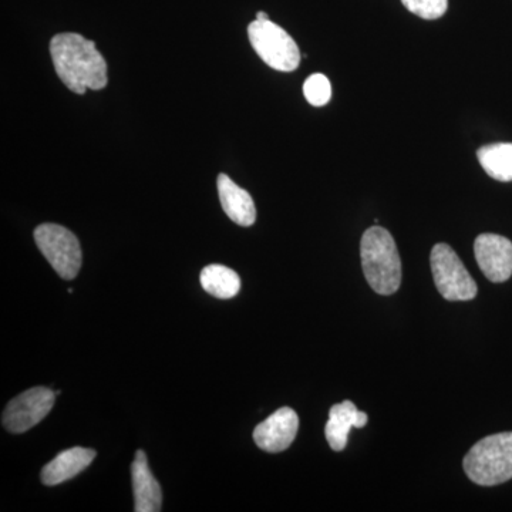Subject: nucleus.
<instances>
[{"label": "nucleus", "mask_w": 512, "mask_h": 512, "mask_svg": "<svg viewBox=\"0 0 512 512\" xmlns=\"http://www.w3.org/2000/svg\"><path fill=\"white\" fill-rule=\"evenodd\" d=\"M57 76L76 94L107 86V63L93 40L77 33H60L50 42Z\"/></svg>", "instance_id": "nucleus-1"}, {"label": "nucleus", "mask_w": 512, "mask_h": 512, "mask_svg": "<svg viewBox=\"0 0 512 512\" xmlns=\"http://www.w3.org/2000/svg\"><path fill=\"white\" fill-rule=\"evenodd\" d=\"M367 284L379 295H393L402 284V261L396 242L387 229L372 227L360 242Z\"/></svg>", "instance_id": "nucleus-2"}, {"label": "nucleus", "mask_w": 512, "mask_h": 512, "mask_svg": "<svg viewBox=\"0 0 512 512\" xmlns=\"http://www.w3.org/2000/svg\"><path fill=\"white\" fill-rule=\"evenodd\" d=\"M464 470L474 484L483 487L507 483L512 478V431L478 441L464 458Z\"/></svg>", "instance_id": "nucleus-3"}, {"label": "nucleus", "mask_w": 512, "mask_h": 512, "mask_svg": "<svg viewBox=\"0 0 512 512\" xmlns=\"http://www.w3.org/2000/svg\"><path fill=\"white\" fill-rule=\"evenodd\" d=\"M249 42L256 55L278 72H293L301 63V52L291 35L271 20H254L248 26Z\"/></svg>", "instance_id": "nucleus-4"}, {"label": "nucleus", "mask_w": 512, "mask_h": 512, "mask_svg": "<svg viewBox=\"0 0 512 512\" xmlns=\"http://www.w3.org/2000/svg\"><path fill=\"white\" fill-rule=\"evenodd\" d=\"M437 291L447 301H471L477 296V284L468 274L460 256L447 244L434 245L430 256Z\"/></svg>", "instance_id": "nucleus-5"}, {"label": "nucleus", "mask_w": 512, "mask_h": 512, "mask_svg": "<svg viewBox=\"0 0 512 512\" xmlns=\"http://www.w3.org/2000/svg\"><path fill=\"white\" fill-rule=\"evenodd\" d=\"M35 241L60 278L70 281L82 268L79 239L69 229L56 224H43L35 229Z\"/></svg>", "instance_id": "nucleus-6"}, {"label": "nucleus", "mask_w": 512, "mask_h": 512, "mask_svg": "<svg viewBox=\"0 0 512 512\" xmlns=\"http://www.w3.org/2000/svg\"><path fill=\"white\" fill-rule=\"evenodd\" d=\"M55 396L56 392L47 387H33L19 394L6 406L2 416L3 426L13 434L33 429L52 412Z\"/></svg>", "instance_id": "nucleus-7"}, {"label": "nucleus", "mask_w": 512, "mask_h": 512, "mask_svg": "<svg viewBox=\"0 0 512 512\" xmlns=\"http://www.w3.org/2000/svg\"><path fill=\"white\" fill-rule=\"evenodd\" d=\"M477 264L488 281L503 284L512 275V242L497 234L478 235L474 242Z\"/></svg>", "instance_id": "nucleus-8"}, {"label": "nucleus", "mask_w": 512, "mask_h": 512, "mask_svg": "<svg viewBox=\"0 0 512 512\" xmlns=\"http://www.w3.org/2000/svg\"><path fill=\"white\" fill-rule=\"evenodd\" d=\"M299 429V417L291 407H282L255 427L256 446L268 453H281L291 447Z\"/></svg>", "instance_id": "nucleus-9"}, {"label": "nucleus", "mask_w": 512, "mask_h": 512, "mask_svg": "<svg viewBox=\"0 0 512 512\" xmlns=\"http://www.w3.org/2000/svg\"><path fill=\"white\" fill-rule=\"evenodd\" d=\"M133 477L134 511L158 512L163 504V493L156 477L148 467L147 456L143 450H138L131 466Z\"/></svg>", "instance_id": "nucleus-10"}, {"label": "nucleus", "mask_w": 512, "mask_h": 512, "mask_svg": "<svg viewBox=\"0 0 512 512\" xmlns=\"http://www.w3.org/2000/svg\"><path fill=\"white\" fill-rule=\"evenodd\" d=\"M94 458H96V451L92 448H69V450L57 454L50 463H47L43 467L40 477H42L43 484L49 485V487L66 483L86 470L93 463Z\"/></svg>", "instance_id": "nucleus-11"}, {"label": "nucleus", "mask_w": 512, "mask_h": 512, "mask_svg": "<svg viewBox=\"0 0 512 512\" xmlns=\"http://www.w3.org/2000/svg\"><path fill=\"white\" fill-rule=\"evenodd\" d=\"M367 421H369V416L365 412H359L355 403L350 400L335 404L330 409L329 420L325 427V436L330 448L333 451L345 450L352 427L362 429L366 426Z\"/></svg>", "instance_id": "nucleus-12"}, {"label": "nucleus", "mask_w": 512, "mask_h": 512, "mask_svg": "<svg viewBox=\"0 0 512 512\" xmlns=\"http://www.w3.org/2000/svg\"><path fill=\"white\" fill-rule=\"evenodd\" d=\"M218 194L222 210L229 220L241 227H251L256 221V208L251 194L244 188L238 187L227 174L218 175Z\"/></svg>", "instance_id": "nucleus-13"}, {"label": "nucleus", "mask_w": 512, "mask_h": 512, "mask_svg": "<svg viewBox=\"0 0 512 512\" xmlns=\"http://www.w3.org/2000/svg\"><path fill=\"white\" fill-rule=\"evenodd\" d=\"M200 281L204 291L218 299L234 298L241 289V279L237 272L224 265L205 266Z\"/></svg>", "instance_id": "nucleus-14"}, {"label": "nucleus", "mask_w": 512, "mask_h": 512, "mask_svg": "<svg viewBox=\"0 0 512 512\" xmlns=\"http://www.w3.org/2000/svg\"><path fill=\"white\" fill-rule=\"evenodd\" d=\"M477 158L485 173L501 183L512 181V143H497L481 147Z\"/></svg>", "instance_id": "nucleus-15"}, {"label": "nucleus", "mask_w": 512, "mask_h": 512, "mask_svg": "<svg viewBox=\"0 0 512 512\" xmlns=\"http://www.w3.org/2000/svg\"><path fill=\"white\" fill-rule=\"evenodd\" d=\"M303 94L306 100L315 107H322L329 103L332 97V86L325 74H312L303 84Z\"/></svg>", "instance_id": "nucleus-16"}, {"label": "nucleus", "mask_w": 512, "mask_h": 512, "mask_svg": "<svg viewBox=\"0 0 512 512\" xmlns=\"http://www.w3.org/2000/svg\"><path fill=\"white\" fill-rule=\"evenodd\" d=\"M404 8L421 19H439L447 12L448 0H402Z\"/></svg>", "instance_id": "nucleus-17"}, {"label": "nucleus", "mask_w": 512, "mask_h": 512, "mask_svg": "<svg viewBox=\"0 0 512 512\" xmlns=\"http://www.w3.org/2000/svg\"><path fill=\"white\" fill-rule=\"evenodd\" d=\"M256 20H269L268 13H265V12L256 13Z\"/></svg>", "instance_id": "nucleus-18"}]
</instances>
